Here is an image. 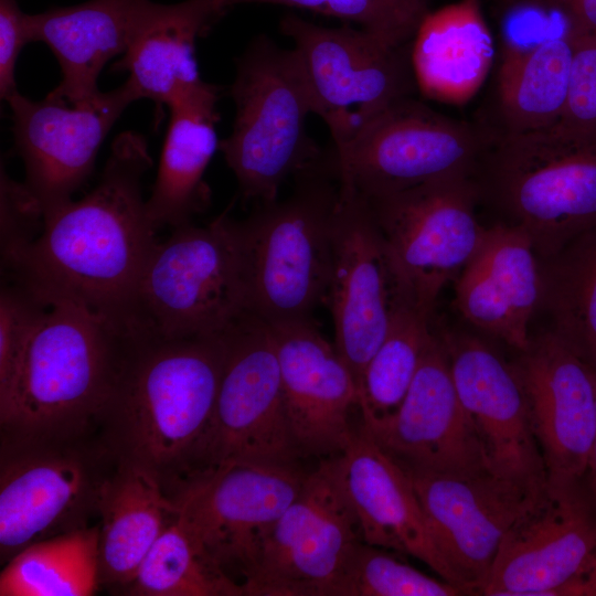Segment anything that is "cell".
I'll return each mask as SVG.
<instances>
[{
  "mask_svg": "<svg viewBox=\"0 0 596 596\" xmlns=\"http://www.w3.org/2000/svg\"><path fill=\"white\" fill-rule=\"evenodd\" d=\"M152 160L146 138L125 131L97 185L44 215L40 235L4 268L47 306L71 301L121 329L157 243L141 178Z\"/></svg>",
  "mask_w": 596,
  "mask_h": 596,
  "instance_id": "obj_1",
  "label": "cell"
},
{
  "mask_svg": "<svg viewBox=\"0 0 596 596\" xmlns=\"http://www.w3.org/2000/svg\"><path fill=\"white\" fill-rule=\"evenodd\" d=\"M227 351L222 334L164 339L129 333L100 433L119 460L180 488L214 408Z\"/></svg>",
  "mask_w": 596,
  "mask_h": 596,
  "instance_id": "obj_2",
  "label": "cell"
},
{
  "mask_svg": "<svg viewBox=\"0 0 596 596\" xmlns=\"http://www.w3.org/2000/svg\"><path fill=\"white\" fill-rule=\"evenodd\" d=\"M129 333L71 301H54L8 394L1 434L62 435L99 427Z\"/></svg>",
  "mask_w": 596,
  "mask_h": 596,
  "instance_id": "obj_3",
  "label": "cell"
},
{
  "mask_svg": "<svg viewBox=\"0 0 596 596\" xmlns=\"http://www.w3.org/2000/svg\"><path fill=\"white\" fill-rule=\"evenodd\" d=\"M285 200L241 221L248 311L274 324L310 319L327 298L340 180L331 150Z\"/></svg>",
  "mask_w": 596,
  "mask_h": 596,
  "instance_id": "obj_4",
  "label": "cell"
},
{
  "mask_svg": "<svg viewBox=\"0 0 596 596\" xmlns=\"http://www.w3.org/2000/svg\"><path fill=\"white\" fill-rule=\"evenodd\" d=\"M473 179L479 201L522 228L539 259L596 228V134L550 127L497 139Z\"/></svg>",
  "mask_w": 596,
  "mask_h": 596,
  "instance_id": "obj_5",
  "label": "cell"
},
{
  "mask_svg": "<svg viewBox=\"0 0 596 596\" xmlns=\"http://www.w3.org/2000/svg\"><path fill=\"white\" fill-rule=\"evenodd\" d=\"M248 311L241 221L223 212L210 223L173 228L141 272L129 328L164 339L226 332Z\"/></svg>",
  "mask_w": 596,
  "mask_h": 596,
  "instance_id": "obj_6",
  "label": "cell"
},
{
  "mask_svg": "<svg viewBox=\"0 0 596 596\" xmlns=\"http://www.w3.org/2000/svg\"><path fill=\"white\" fill-rule=\"evenodd\" d=\"M119 464L99 427L62 435L1 434L0 556L92 526Z\"/></svg>",
  "mask_w": 596,
  "mask_h": 596,
  "instance_id": "obj_7",
  "label": "cell"
},
{
  "mask_svg": "<svg viewBox=\"0 0 596 596\" xmlns=\"http://www.w3.org/2000/svg\"><path fill=\"white\" fill-rule=\"evenodd\" d=\"M231 96L233 128L219 149L244 200L273 202L289 178L324 155L307 135L312 108L295 49H281L266 35L255 38L236 58Z\"/></svg>",
  "mask_w": 596,
  "mask_h": 596,
  "instance_id": "obj_8",
  "label": "cell"
},
{
  "mask_svg": "<svg viewBox=\"0 0 596 596\" xmlns=\"http://www.w3.org/2000/svg\"><path fill=\"white\" fill-rule=\"evenodd\" d=\"M365 199L395 292L432 317L440 291L457 279L486 235L487 227L476 216L479 192L473 177L443 178Z\"/></svg>",
  "mask_w": 596,
  "mask_h": 596,
  "instance_id": "obj_9",
  "label": "cell"
},
{
  "mask_svg": "<svg viewBox=\"0 0 596 596\" xmlns=\"http://www.w3.org/2000/svg\"><path fill=\"white\" fill-rule=\"evenodd\" d=\"M279 30L294 43L312 113L328 126L336 151L418 89L412 43L394 46L360 28L321 26L294 13L280 20Z\"/></svg>",
  "mask_w": 596,
  "mask_h": 596,
  "instance_id": "obj_10",
  "label": "cell"
},
{
  "mask_svg": "<svg viewBox=\"0 0 596 596\" xmlns=\"http://www.w3.org/2000/svg\"><path fill=\"white\" fill-rule=\"evenodd\" d=\"M268 322L247 311L227 330V351L207 428L181 486L232 461L298 462Z\"/></svg>",
  "mask_w": 596,
  "mask_h": 596,
  "instance_id": "obj_11",
  "label": "cell"
},
{
  "mask_svg": "<svg viewBox=\"0 0 596 596\" xmlns=\"http://www.w3.org/2000/svg\"><path fill=\"white\" fill-rule=\"evenodd\" d=\"M494 138L408 97L376 116L344 149L331 148L340 181L376 198L438 179L472 175Z\"/></svg>",
  "mask_w": 596,
  "mask_h": 596,
  "instance_id": "obj_12",
  "label": "cell"
},
{
  "mask_svg": "<svg viewBox=\"0 0 596 596\" xmlns=\"http://www.w3.org/2000/svg\"><path fill=\"white\" fill-rule=\"evenodd\" d=\"M361 540L334 458L320 459L267 534L242 583L244 596H331Z\"/></svg>",
  "mask_w": 596,
  "mask_h": 596,
  "instance_id": "obj_13",
  "label": "cell"
},
{
  "mask_svg": "<svg viewBox=\"0 0 596 596\" xmlns=\"http://www.w3.org/2000/svg\"><path fill=\"white\" fill-rule=\"evenodd\" d=\"M308 472L299 462L232 461L194 476L172 500L209 554L242 585Z\"/></svg>",
  "mask_w": 596,
  "mask_h": 596,
  "instance_id": "obj_14",
  "label": "cell"
},
{
  "mask_svg": "<svg viewBox=\"0 0 596 596\" xmlns=\"http://www.w3.org/2000/svg\"><path fill=\"white\" fill-rule=\"evenodd\" d=\"M404 470L434 546L455 583L469 595H480L507 532L546 487L531 488L490 471L454 475Z\"/></svg>",
  "mask_w": 596,
  "mask_h": 596,
  "instance_id": "obj_15",
  "label": "cell"
},
{
  "mask_svg": "<svg viewBox=\"0 0 596 596\" xmlns=\"http://www.w3.org/2000/svg\"><path fill=\"white\" fill-rule=\"evenodd\" d=\"M136 100L127 82L79 100L53 91L41 100L19 92L7 99L14 143L25 169L24 182L44 215L72 200L91 174L108 131Z\"/></svg>",
  "mask_w": 596,
  "mask_h": 596,
  "instance_id": "obj_16",
  "label": "cell"
},
{
  "mask_svg": "<svg viewBox=\"0 0 596 596\" xmlns=\"http://www.w3.org/2000/svg\"><path fill=\"white\" fill-rule=\"evenodd\" d=\"M512 366L547 483L583 482L596 429V372L551 330L531 337Z\"/></svg>",
  "mask_w": 596,
  "mask_h": 596,
  "instance_id": "obj_17",
  "label": "cell"
},
{
  "mask_svg": "<svg viewBox=\"0 0 596 596\" xmlns=\"http://www.w3.org/2000/svg\"><path fill=\"white\" fill-rule=\"evenodd\" d=\"M394 284L368 200L340 181L327 298L336 349L359 390L362 373L386 336Z\"/></svg>",
  "mask_w": 596,
  "mask_h": 596,
  "instance_id": "obj_18",
  "label": "cell"
},
{
  "mask_svg": "<svg viewBox=\"0 0 596 596\" xmlns=\"http://www.w3.org/2000/svg\"><path fill=\"white\" fill-rule=\"evenodd\" d=\"M439 337L488 470L498 477L544 489L547 477L543 457L512 363L471 334L445 332Z\"/></svg>",
  "mask_w": 596,
  "mask_h": 596,
  "instance_id": "obj_19",
  "label": "cell"
},
{
  "mask_svg": "<svg viewBox=\"0 0 596 596\" xmlns=\"http://www.w3.org/2000/svg\"><path fill=\"white\" fill-rule=\"evenodd\" d=\"M368 430L406 470L454 475L489 471L456 390L444 343L433 331L401 406Z\"/></svg>",
  "mask_w": 596,
  "mask_h": 596,
  "instance_id": "obj_20",
  "label": "cell"
},
{
  "mask_svg": "<svg viewBox=\"0 0 596 596\" xmlns=\"http://www.w3.org/2000/svg\"><path fill=\"white\" fill-rule=\"evenodd\" d=\"M596 549V503L585 482L546 486L507 532L480 595L546 596Z\"/></svg>",
  "mask_w": 596,
  "mask_h": 596,
  "instance_id": "obj_21",
  "label": "cell"
},
{
  "mask_svg": "<svg viewBox=\"0 0 596 596\" xmlns=\"http://www.w3.org/2000/svg\"><path fill=\"white\" fill-rule=\"evenodd\" d=\"M286 412L299 457L324 459L349 445L359 409L356 381L310 319L270 324Z\"/></svg>",
  "mask_w": 596,
  "mask_h": 596,
  "instance_id": "obj_22",
  "label": "cell"
},
{
  "mask_svg": "<svg viewBox=\"0 0 596 596\" xmlns=\"http://www.w3.org/2000/svg\"><path fill=\"white\" fill-rule=\"evenodd\" d=\"M333 458L362 540L414 556L440 578L456 584L434 546L411 478L375 441L362 421L349 445Z\"/></svg>",
  "mask_w": 596,
  "mask_h": 596,
  "instance_id": "obj_23",
  "label": "cell"
},
{
  "mask_svg": "<svg viewBox=\"0 0 596 596\" xmlns=\"http://www.w3.org/2000/svg\"><path fill=\"white\" fill-rule=\"evenodd\" d=\"M539 257L519 226L498 223L455 285V306L475 328L519 352L530 343V321L540 307Z\"/></svg>",
  "mask_w": 596,
  "mask_h": 596,
  "instance_id": "obj_24",
  "label": "cell"
},
{
  "mask_svg": "<svg viewBox=\"0 0 596 596\" xmlns=\"http://www.w3.org/2000/svg\"><path fill=\"white\" fill-rule=\"evenodd\" d=\"M151 0H87L29 14L32 41L45 43L62 72L53 89L71 100L99 92L100 71L124 54L142 25Z\"/></svg>",
  "mask_w": 596,
  "mask_h": 596,
  "instance_id": "obj_25",
  "label": "cell"
},
{
  "mask_svg": "<svg viewBox=\"0 0 596 596\" xmlns=\"http://www.w3.org/2000/svg\"><path fill=\"white\" fill-rule=\"evenodd\" d=\"M576 33L530 46L502 44L490 106L479 121L494 140L554 126L570 94Z\"/></svg>",
  "mask_w": 596,
  "mask_h": 596,
  "instance_id": "obj_26",
  "label": "cell"
},
{
  "mask_svg": "<svg viewBox=\"0 0 596 596\" xmlns=\"http://www.w3.org/2000/svg\"><path fill=\"white\" fill-rule=\"evenodd\" d=\"M411 58L425 97L454 105L470 100L494 58L482 0H459L430 11L413 39Z\"/></svg>",
  "mask_w": 596,
  "mask_h": 596,
  "instance_id": "obj_27",
  "label": "cell"
},
{
  "mask_svg": "<svg viewBox=\"0 0 596 596\" xmlns=\"http://www.w3.org/2000/svg\"><path fill=\"white\" fill-rule=\"evenodd\" d=\"M219 87L209 84L175 100L161 150L157 177L147 211L156 228L191 223L210 200L204 172L219 148L215 124Z\"/></svg>",
  "mask_w": 596,
  "mask_h": 596,
  "instance_id": "obj_28",
  "label": "cell"
},
{
  "mask_svg": "<svg viewBox=\"0 0 596 596\" xmlns=\"http://www.w3.org/2000/svg\"><path fill=\"white\" fill-rule=\"evenodd\" d=\"M177 513L160 479L119 460L99 505V583L125 594L152 545Z\"/></svg>",
  "mask_w": 596,
  "mask_h": 596,
  "instance_id": "obj_29",
  "label": "cell"
},
{
  "mask_svg": "<svg viewBox=\"0 0 596 596\" xmlns=\"http://www.w3.org/2000/svg\"><path fill=\"white\" fill-rule=\"evenodd\" d=\"M211 28L200 0L153 2L116 68L128 72L137 100L170 106L207 85L195 61V40Z\"/></svg>",
  "mask_w": 596,
  "mask_h": 596,
  "instance_id": "obj_30",
  "label": "cell"
},
{
  "mask_svg": "<svg viewBox=\"0 0 596 596\" xmlns=\"http://www.w3.org/2000/svg\"><path fill=\"white\" fill-rule=\"evenodd\" d=\"M539 265L550 330L596 372V228Z\"/></svg>",
  "mask_w": 596,
  "mask_h": 596,
  "instance_id": "obj_31",
  "label": "cell"
},
{
  "mask_svg": "<svg viewBox=\"0 0 596 596\" xmlns=\"http://www.w3.org/2000/svg\"><path fill=\"white\" fill-rule=\"evenodd\" d=\"M99 524L34 542L3 566L0 596H91L99 583Z\"/></svg>",
  "mask_w": 596,
  "mask_h": 596,
  "instance_id": "obj_32",
  "label": "cell"
},
{
  "mask_svg": "<svg viewBox=\"0 0 596 596\" xmlns=\"http://www.w3.org/2000/svg\"><path fill=\"white\" fill-rule=\"evenodd\" d=\"M430 316L394 292L385 338L359 383V411L368 428L395 414L415 377L430 336Z\"/></svg>",
  "mask_w": 596,
  "mask_h": 596,
  "instance_id": "obj_33",
  "label": "cell"
},
{
  "mask_svg": "<svg viewBox=\"0 0 596 596\" xmlns=\"http://www.w3.org/2000/svg\"><path fill=\"white\" fill-rule=\"evenodd\" d=\"M125 594L134 596H244L179 515L166 525Z\"/></svg>",
  "mask_w": 596,
  "mask_h": 596,
  "instance_id": "obj_34",
  "label": "cell"
},
{
  "mask_svg": "<svg viewBox=\"0 0 596 596\" xmlns=\"http://www.w3.org/2000/svg\"><path fill=\"white\" fill-rule=\"evenodd\" d=\"M212 22L246 3L284 4L336 17L360 25L382 41L401 46L413 39L432 11V0H201Z\"/></svg>",
  "mask_w": 596,
  "mask_h": 596,
  "instance_id": "obj_35",
  "label": "cell"
},
{
  "mask_svg": "<svg viewBox=\"0 0 596 596\" xmlns=\"http://www.w3.org/2000/svg\"><path fill=\"white\" fill-rule=\"evenodd\" d=\"M460 596L464 587L430 577L396 552L359 541L348 554L331 596Z\"/></svg>",
  "mask_w": 596,
  "mask_h": 596,
  "instance_id": "obj_36",
  "label": "cell"
},
{
  "mask_svg": "<svg viewBox=\"0 0 596 596\" xmlns=\"http://www.w3.org/2000/svg\"><path fill=\"white\" fill-rule=\"evenodd\" d=\"M49 306L23 285L0 291V400L12 386L26 348Z\"/></svg>",
  "mask_w": 596,
  "mask_h": 596,
  "instance_id": "obj_37",
  "label": "cell"
},
{
  "mask_svg": "<svg viewBox=\"0 0 596 596\" xmlns=\"http://www.w3.org/2000/svg\"><path fill=\"white\" fill-rule=\"evenodd\" d=\"M44 213L25 182L11 178L1 164L0 240L2 265H9L36 237Z\"/></svg>",
  "mask_w": 596,
  "mask_h": 596,
  "instance_id": "obj_38",
  "label": "cell"
},
{
  "mask_svg": "<svg viewBox=\"0 0 596 596\" xmlns=\"http://www.w3.org/2000/svg\"><path fill=\"white\" fill-rule=\"evenodd\" d=\"M552 127L573 134L596 132V34H576L570 94Z\"/></svg>",
  "mask_w": 596,
  "mask_h": 596,
  "instance_id": "obj_39",
  "label": "cell"
},
{
  "mask_svg": "<svg viewBox=\"0 0 596 596\" xmlns=\"http://www.w3.org/2000/svg\"><path fill=\"white\" fill-rule=\"evenodd\" d=\"M31 42L29 13H24L18 0H0V95L10 98L18 92L15 65L26 43Z\"/></svg>",
  "mask_w": 596,
  "mask_h": 596,
  "instance_id": "obj_40",
  "label": "cell"
},
{
  "mask_svg": "<svg viewBox=\"0 0 596 596\" xmlns=\"http://www.w3.org/2000/svg\"><path fill=\"white\" fill-rule=\"evenodd\" d=\"M546 596H596V549L579 567Z\"/></svg>",
  "mask_w": 596,
  "mask_h": 596,
  "instance_id": "obj_41",
  "label": "cell"
},
{
  "mask_svg": "<svg viewBox=\"0 0 596 596\" xmlns=\"http://www.w3.org/2000/svg\"><path fill=\"white\" fill-rule=\"evenodd\" d=\"M578 34H596V0H566Z\"/></svg>",
  "mask_w": 596,
  "mask_h": 596,
  "instance_id": "obj_42",
  "label": "cell"
},
{
  "mask_svg": "<svg viewBox=\"0 0 596 596\" xmlns=\"http://www.w3.org/2000/svg\"><path fill=\"white\" fill-rule=\"evenodd\" d=\"M584 482L589 496L596 503V429Z\"/></svg>",
  "mask_w": 596,
  "mask_h": 596,
  "instance_id": "obj_43",
  "label": "cell"
}]
</instances>
